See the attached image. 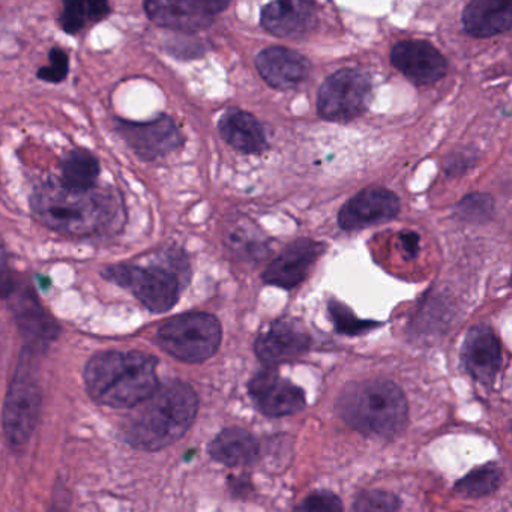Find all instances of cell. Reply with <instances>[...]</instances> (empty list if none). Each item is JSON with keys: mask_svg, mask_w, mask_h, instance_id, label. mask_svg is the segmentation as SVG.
<instances>
[{"mask_svg": "<svg viewBox=\"0 0 512 512\" xmlns=\"http://www.w3.org/2000/svg\"><path fill=\"white\" fill-rule=\"evenodd\" d=\"M370 97V79L361 71L346 68L322 83L317 109L326 121L349 122L367 110Z\"/></svg>", "mask_w": 512, "mask_h": 512, "instance_id": "cell-8", "label": "cell"}, {"mask_svg": "<svg viewBox=\"0 0 512 512\" xmlns=\"http://www.w3.org/2000/svg\"><path fill=\"white\" fill-rule=\"evenodd\" d=\"M119 133L134 154L146 161L172 154L184 142L178 125L169 116L148 122L119 121Z\"/></svg>", "mask_w": 512, "mask_h": 512, "instance_id": "cell-9", "label": "cell"}, {"mask_svg": "<svg viewBox=\"0 0 512 512\" xmlns=\"http://www.w3.org/2000/svg\"><path fill=\"white\" fill-rule=\"evenodd\" d=\"M41 389L29 358L14 374L2 410L5 434L11 445L22 448L31 439L40 415Z\"/></svg>", "mask_w": 512, "mask_h": 512, "instance_id": "cell-7", "label": "cell"}, {"mask_svg": "<svg viewBox=\"0 0 512 512\" xmlns=\"http://www.w3.org/2000/svg\"><path fill=\"white\" fill-rule=\"evenodd\" d=\"M209 454L215 461L226 466H245L256 460L259 445L248 431L238 427L226 428L209 443Z\"/></svg>", "mask_w": 512, "mask_h": 512, "instance_id": "cell-22", "label": "cell"}, {"mask_svg": "<svg viewBox=\"0 0 512 512\" xmlns=\"http://www.w3.org/2000/svg\"><path fill=\"white\" fill-rule=\"evenodd\" d=\"M263 28L281 38H299L317 25L316 5L311 2H272L260 16Z\"/></svg>", "mask_w": 512, "mask_h": 512, "instance_id": "cell-18", "label": "cell"}, {"mask_svg": "<svg viewBox=\"0 0 512 512\" xmlns=\"http://www.w3.org/2000/svg\"><path fill=\"white\" fill-rule=\"evenodd\" d=\"M463 28L476 38L494 37L512 28L511 2L473 0L464 7Z\"/></svg>", "mask_w": 512, "mask_h": 512, "instance_id": "cell-20", "label": "cell"}, {"mask_svg": "<svg viewBox=\"0 0 512 512\" xmlns=\"http://www.w3.org/2000/svg\"><path fill=\"white\" fill-rule=\"evenodd\" d=\"M31 205L44 226L74 236L110 229L122 215L121 206L109 191L68 190L55 179L34 191Z\"/></svg>", "mask_w": 512, "mask_h": 512, "instance_id": "cell-2", "label": "cell"}, {"mask_svg": "<svg viewBox=\"0 0 512 512\" xmlns=\"http://www.w3.org/2000/svg\"><path fill=\"white\" fill-rule=\"evenodd\" d=\"M248 389L257 407L265 415L274 416V418L295 415L305 407V395L302 389L280 377V374L271 368L257 373L248 385Z\"/></svg>", "mask_w": 512, "mask_h": 512, "instance_id": "cell-13", "label": "cell"}, {"mask_svg": "<svg viewBox=\"0 0 512 512\" xmlns=\"http://www.w3.org/2000/svg\"><path fill=\"white\" fill-rule=\"evenodd\" d=\"M340 418L364 436L391 439L407 424V401L391 380L350 383L337 401Z\"/></svg>", "mask_w": 512, "mask_h": 512, "instance_id": "cell-4", "label": "cell"}, {"mask_svg": "<svg viewBox=\"0 0 512 512\" xmlns=\"http://www.w3.org/2000/svg\"><path fill=\"white\" fill-rule=\"evenodd\" d=\"M418 239L415 233H407V235L403 236L404 248L412 257H415V254L418 253Z\"/></svg>", "mask_w": 512, "mask_h": 512, "instance_id": "cell-32", "label": "cell"}, {"mask_svg": "<svg viewBox=\"0 0 512 512\" xmlns=\"http://www.w3.org/2000/svg\"><path fill=\"white\" fill-rule=\"evenodd\" d=\"M100 176V163L85 149L71 151L62 161V185L68 190H94Z\"/></svg>", "mask_w": 512, "mask_h": 512, "instance_id": "cell-23", "label": "cell"}, {"mask_svg": "<svg viewBox=\"0 0 512 512\" xmlns=\"http://www.w3.org/2000/svg\"><path fill=\"white\" fill-rule=\"evenodd\" d=\"M227 7L229 4L217 2V0H185V2L154 0V2H146L145 11L149 19L161 28L196 32L208 28L215 17L223 13Z\"/></svg>", "mask_w": 512, "mask_h": 512, "instance_id": "cell-10", "label": "cell"}, {"mask_svg": "<svg viewBox=\"0 0 512 512\" xmlns=\"http://www.w3.org/2000/svg\"><path fill=\"white\" fill-rule=\"evenodd\" d=\"M110 14L107 2H67L61 13V26L67 34H77Z\"/></svg>", "mask_w": 512, "mask_h": 512, "instance_id": "cell-24", "label": "cell"}, {"mask_svg": "<svg viewBox=\"0 0 512 512\" xmlns=\"http://www.w3.org/2000/svg\"><path fill=\"white\" fill-rule=\"evenodd\" d=\"M221 137L242 154H260L265 151L266 136L262 125L250 113L230 110L218 122Z\"/></svg>", "mask_w": 512, "mask_h": 512, "instance_id": "cell-21", "label": "cell"}, {"mask_svg": "<svg viewBox=\"0 0 512 512\" xmlns=\"http://www.w3.org/2000/svg\"><path fill=\"white\" fill-rule=\"evenodd\" d=\"M502 481V469L490 463L472 470L469 475L457 482L455 488L464 496L482 497L493 493Z\"/></svg>", "mask_w": 512, "mask_h": 512, "instance_id": "cell-25", "label": "cell"}, {"mask_svg": "<svg viewBox=\"0 0 512 512\" xmlns=\"http://www.w3.org/2000/svg\"><path fill=\"white\" fill-rule=\"evenodd\" d=\"M85 383L92 400L133 409L157 391V359L142 352H103L89 359Z\"/></svg>", "mask_w": 512, "mask_h": 512, "instance_id": "cell-3", "label": "cell"}, {"mask_svg": "<svg viewBox=\"0 0 512 512\" xmlns=\"http://www.w3.org/2000/svg\"><path fill=\"white\" fill-rule=\"evenodd\" d=\"M398 508L400 500L388 491H364L355 500V512H395Z\"/></svg>", "mask_w": 512, "mask_h": 512, "instance_id": "cell-26", "label": "cell"}, {"mask_svg": "<svg viewBox=\"0 0 512 512\" xmlns=\"http://www.w3.org/2000/svg\"><path fill=\"white\" fill-rule=\"evenodd\" d=\"M256 67L269 86L287 91L307 79L310 62L301 53L287 47H269L257 56Z\"/></svg>", "mask_w": 512, "mask_h": 512, "instance_id": "cell-17", "label": "cell"}, {"mask_svg": "<svg viewBox=\"0 0 512 512\" xmlns=\"http://www.w3.org/2000/svg\"><path fill=\"white\" fill-rule=\"evenodd\" d=\"M221 325L208 313H187L167 320L157 332V344L179 361H206L221 344Z\"/></svg>", "mask_w": 512, "mask_h": 512, "instance_id": "cell-5", "label": "cell"}, {"mask_svg": "<svg viewBox=\"0 0 512 512\" xmlns=\"http://www.w3.org/2000/svg\"><path fill=\"white\" fill-rule=\"evenodd\" d=\"M14 316L26 343L34 349L47 346L59 335L58 323L47 314L32 290L25 289L17 296Z\"/></svg>", "mask_w": 512, "mask_h": 512, "instance_id": "cell-19", "label": "cell"}, {"mask_svg": "<svg viewBox=\"0 0 512 512\" xmlns=\"http://www.w3.org/2000/svg\"><path fill=\"white\" fill-rule=\"evenodd\" d=\"M106 280L130 290L152 313L172 310L181 295V274L170 265H115L103 272Z\"/></svg>", "mask_w": 512, "mask_h": 512, "instance_id": "cell-6", "label": "cell"}, {"mask_svg": "<svg viewBox=\"0 0 512 512\" xmlns=\"http://www.w3.org/2000/svg\"><path fill=\"white\" fill-rule=\"evenodd\" d=\"M391 64L418 86L433 85L448 71L446 59L427 41H400L391 50Z\"/></svg>", "mask_w": 512, "mask_h": 512, "instance_id": "cell-11", "label": "cell"}, {"mask_svg": "<svg viewBox=\"0 0 512 512\" xmlns=\"http://www.w3.org/2000/svg\"><path fill=\"white\" fill-rule=\"evenodd\" d=\"M310 341V335L299 323L287 319L277 320L257 338V358L268 367H274L307 352Z\"/></svg>", "mask_w": 512, "mask_h": 512, "instance_id": "cell-15", "label": "cell"}, {"mask_svg": "<svg viewBox=\"0 0 512 512\" xmlns=\"http://www.w3.org/2000/svg\"><path fill=\"white\" fill-rule=\"evenodd\" d=\"M133 409L124 427L125 440L143 451H160L190 430L199 398L190 385L173 380Z\"/></svg>", "mask_w": 512, "mask_h": 512, "instance_id": "cell-1", "label": "cell"}, {"mask_svg": "<svg viewBox=\"0 0 512 512\" xmlns=\"http://www.w3.org/2000/svg\"><path fill=\"white\" fill-rule=\"evenodd\" d=\"M14 290H16V281H14L13 271L4 256H0V299L10 298Z\"/></svg>", "mask_w": 512, "mask_h": 512, "instance_id": "cell-31", "label": "cell"}, {"mask_svg": "<svg viewBox=\"0 0 512 512\" xmlns=\"http://www.w3.org/2000/svg\"><path fill=\"white\" fill-rule=\"evenodd\" d=\"M400 212V199L386 188H368L356 194L338 214L341 229H365L373 224L385 223L397 217Z\"/></svg>", "mask_w": 512, "mask_h": 512, "instance_id": "cell-12", "label": "cell"}, {"mask_svg": "<svg viewBox=\"0 0 512 512\" xmlns=\"http://www.w3.org/2000/svg\"><path fill=\"white\" fill-rule=\"evenodd\" d=\"M329 311H331L332 319H334L338 331L344 332V334H361V332L370 329L371 326H377V323L356 319L352 311L347 310L346 307L335 301L329 304Z\"/></svg>", "mask_w": 512, "mask_h": 512, "instance_id": "cell-28", "label": "cell"}, {"mask_svg": "<svg viewBox=\"0 0 512 512\" xmlns=\"http://www.w3.org/2000/svg\"><path fill=\"white\" fill-rule=\"evenodd\" d=\"M323 251H325V245L313 239H299L292 242L265 269L263 281L281 289H295L307 278L308 272L322 256Z\"/></svg>", "mask_w": 512, "mask_h": 512, "instance_id": "cell-14", "label": "cell"}, {"mask_svg": "<svg viewBox=\"0 0 512 512\" xmlns=\"http://www.w3.org/2000/svg\"><path fill=\"white\" fill-rule=\"evenodd\" d=\"M457 211L463 220H487L493 211V200L485 194H470L466 199L461 200Z\"/></svg>", "mask_w": 512, "mask_h": 512, "instance_id": "cell-27", "label": "cell"}, {"mask_svg": "<svg viewBox=\"0 0 512 512\" xmlns=\"http://www.w3.org/2000/svg\"><path fill=\"white\" fill-rule=\"evenodd\" d=\"M50 64L38 71V79L49 83H61L67 79L70 70V59L67 53L61 49H53L49 55Z\"/></svg>", "mask_w": 512, "mask_h": 512, "instance_id": "cell-29", "label": "cell"}, {"mask_svg": "<svg viewBox=\"0 0 512 512\" xmlns=\"http://www.w3.org/2000/svg\"><path fill=\"white\" fill-rule=\"evenodd\" d=\"M463 361L478 382L488 385L496 379L502 365V346L493 329L485 325L470 329L463 344Z\"/></svg>", "mask_w": 512, "mask_h": 512, "instance_id": "cell-16", "label": "cell"}, {"mask_svg": "<svg viewBox=\"0 0 512 512\" xmlns=\"http://www.w3.org/2000/svg\"><path fill=\"white\" fill-rule=\"evenodd\" d=\"M296 512H343V503L331 491H316L301 503Z\"/></svg>", "mask_w": 512, "mask_h": 512, "instance_id": "cell-30", "label": "cell"}]
</instances>
